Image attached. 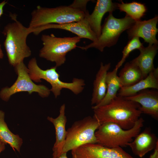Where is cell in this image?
<instances>
[{
  "instance_id": "1",
  "label": "cell",
  "mask_w": 158,
  "mask_h": 158,
  "mask_svg": "<svg viewBox=\"0 0 158 158\" xmlns=\"http://www.w3.org/2000/svg\"><path fill=\"white\" fill-rule=\"evenodd\" d=\"M140 104L125 97L117 95L109 104L93 109V116L100 124L111 122L124 130L132 128L142 113Z\"/></svg>"
},
{
  "instance_id": "2",
  "label": "cell",
  "mask_w": 158,
  "mask_h": 158,
  "mask_svg": "<svg viewBox=\"0 0 158 158\" xmlns=\"http://www.w3.org/2000/svg\"><path fill=\"white\" fill-rule=\"evenodd\" d=\"M10 16L13 22L6 25L2 33L6 37L4 45L9 63L15 67L31 54L26 42L30 33L28 28L17 20L16 15L10 13Z\"/></svg>"
},
{
  "instance_id": "3",
  "label": "cell",
  "mask_w": 158,
  "mask_h": 158,
  "mask_svg": "<svg viewBox=\"0 0 158 158\" xmlns=\"http://www.w3.org/2000/svg\"><path fill=\"white\" fill-rule=\"evenodd\" d=\"M87 12L70 5L54 8L38 6L31 13L28 28L32 29L49 24H62L79 21L85 18Z\"/></svg>"
},
{
  "instance_id": "4",
  "label": "cell",
  "mask_w": 158,
  "mask_h": 158,
  "mask_svg": "<svg viewBox=\"0 0 158 158\" xmlns=\"http://www.w3.org/2000/svg\"><path fill=\"white\" fill-rule=\"evenodd\" d=\"M144 121L140 117L131 128L124 130L113 122L101 124L95 132L97 143L109 148L126 147L140 132Z\"/></svg>"
},
{
  "instance_id": "5",
  "label": "cell",
  "mask_w": 158,
  "mask_h": 158,
  "mask_svg": "<svg viewBox=\"0 0 158 158\" xmlns=\"http://www.w3.org/2000/svg\"><path fill=\"white\" fill-rule=\"evenodd\" d=\"M56 68L55 66L43 70L38 66L35 58L30 60L28 66L31 79L35 82L39 83L41 82V79H43L49 83L51 86L50 91L53 93L55 98L61 95L63 89L69 90L76 95L83 91L85 85L83 79L74 78L71 82H63L59 78L60 75L56 71Z\"/></svg>"
},
{
  "instance_id": "6",
  "label": "cell",
  "mask_w": 158,
  "mask_h": 158,
  "mask_svg": "<svg viewBox=\"0 0 158 158\" xmlns=\"http://www.w3.org/2000/svg\"><path fill=\"white\" fill-rule=\"evenodd\" d=\"M135 22L127 15L123 18H117L114 16L112 13H109L102 26L101 35L97 40L80 47L85 50L94 48L102 52L105 47L116 44L121 34L130 28Z\"/></svg>"
},
{
  "instance_id": "7",
  "label": "cell",
  "mask_w": 158,
  "mask_h": 158,
  "mask_svg": "<svg viewBox=\"0 0 158 158\" xmlns=\"http://www.w3.org/2000/svg\"><path fill=\"white\" fill-rule=\"evenodd\" d=\"M81 38L78 36L72 37H57L53 34L42 35L41 40L43 47L39 56L48 61L55 63L57 67L63 64L69 52L75 49Z\"/></svg>"
},
{
  "instance_id": "8",
  "label": "cell",
  "mask_w": 158,
  "mask_h": 158,
  "mask_svg": "<svg viewBox=\"0 0 158 158\" xmlns=\"http://www.w3.org/2000/svg\"><path fill=\"white\" fill-rule=\"evenodd\" d=\"M100 124L93 116L75 121L67 130L63 152H66L85 144L97 143L95 132Z\"/></svg>"
},
{
  "instance_id": "9",
  "label": "cell",
  "mask_w": 158,
  "mask_h": 158,
  "mask_svg": "<svg viewBox=\"0 0 158 158\" xmlns=\"http://www.w3.org/2000/svg\"><path fill=\"white\" fill-rule=\"evenodd\" d=\"M14 67L18 75L17 78L10 87H6L2 89L0 92V97L2 100L7 101L13 95L21 92H28L29 94L36 92L43 98L49 96L50 89L44 85H36L31 79L28 67L23 61Z\"/></svg>"
},
{
  "instance_id": "10",
  "label": "cell",
  "mask_w": 158,
  "mask_h": 158,
  "mask_svg": "<svg viewBox=\"0 0 158 158\" xmlns=\"http://www.w3.org/2000/svg\"><path fill=\"white\" fill-rule=\"evenodd\" d=\"M72 158H133L121 147L109 148L97 143L84 145L71 150Z\"/></svg>"
},
{
  "instance_id": "11",
  "label": "cell",
  "mask_w": 158,
  "mask_h": 158,
  "mask_svg": "<svg viewBox=\"0 0 158 158\" xmlns=\"http://www.w3.org/2000/svg\"><path fill=\"white\" fill-rule=\"evenodd\" d=\"M52 28L69 31L76 34L81 39H88L92 42L97 39L96 35L90 28L86 17L79 21L62 24H49L31 29V33L37 35L44 30Z\"/></svg>"
},
{
  "instance_id": "12",
  "label": "cell",
  "mask_w": 158,
  "mask_h": 158,
  "mask_svg": "<svg viewBox=\"0 0 158 158\" xmlns=\"http://www.w3.org/2000/svg\"><path fill=\"white\" fill-rule=\"evenodd\" d=\"M158 22V16L147 20L135 21L133 25L127 30V33L129 40L134 37H141L145 42L149 45H158V41L156 35L158 30L157 25Z\"/></svg>"
},
{
  "instance_id": "13",
  "label": "cell",
  "mask_w": 158,
  "mask_h": 158,
  "mask_svg": "<svg viewBox=\"0 0 158 158\" xmlns=\"http://www.w3.org/2000/svg\"><path fill=\"white\" fill-rule=\"evenodd\" d=\"M125 98L139 103L140 105V109L142 113L147 114L154 119L158 120V91L145 89L133 96Z\"/></svg>"
},
{
  "instance_id": "14",
  "label": "cell",
  "mask_w": 158,
  "mask_h": 158,
  "mask_svg": "<svg viewBox=\"0 0 158 158\" xmlns=\"http://www.w3.org/2000/svg\"><path fill=\"white\" fill-rule=\"evenodd\" d=\"M117 9L116 3L111 0H97L92 13L90 14L88 11L86 18L92 30L98 38L101 33V23L104 14L107 12L112 13Z\"/></svg>"
},
{
  "instance_id": "15",
  "label": "cell",
  "mask_w": 158,
  "mask_h": 158,
  "mask_svg": "<svg viewBox=\"0 0 158 158\" xmlns=\"http://www.w3.org/2000/svg\"><path fill=\"white\" fill-rule=\"evenodd\" d=\"M65 109V104H63L60 108L59 115L56 118L47 117V119L53 124L55 130L56 141L52 148V158H56L63 153V149L67 134Z\"/></svg>"
},
{
  "instance_id": "16",
  "label": "cell",
  "mask_w": 158,
  "mask_h": 158,
  "mask_svg": "<svg viewBox=\"0 0 158 158\" xmlns=\"http://www.w3.org/2000/svg\"><path fill=\"white\" fill-rule=\"evenodd\" d=\"M158 141L155 134L152 132L150 128H147L138 134L128 146L134 154L142 158L155 148Z\"/></svg>"
},
{
  "instance_id": "17",
  "label": "cell",
  "mask_w": 158,
  "mask_h": 158,
  "mask_svg": "<svg viewBox=\"0 0 158 158\" xmlns=\"http://www.w3.org/2000/svg\"><path fill=\"white\" fill-rule=\"evenodd\" d=\"M158 49V45L156 44L143 47L139 50V55L131 61L139 67L144 78L155 68L153 61Z\"/></svg>"
},
{
  "instance_id": "18",
  "label": "cell",
  "mask_w": 158,
  "mask_h": 158,
  "mask_svg": "<svg viewBox=\"0 0 158 158\" xmlns=\"http://www.w3.org/2000/svg\"><path fill=\"white\" fill-rule=\"evenodd\" d=\"M111 64L109 63L104 65L101 62L99 69L96 74L93 82V88L91 104L96 105L104 98L106 92V76Z\"/></svg>"
},
{
  "instance_id": "19",
  "label": "cell",
  "mask_w": 158,
  "mask_h": 158,
  "mask_svg": "<svg viewBox=\"0 0 158 158\" xmlns=\"http://www.w3.org/2000/svg\"><path fill=\"white\" fill-rule=\"evenodd\" d=\"M158 89V78L151 72L145 78L131 86L121 87L117 95L126 97L133 96L139 92L148 88Z\"/></svg>"
},
{
  "instance_id": "20",
  "label": "cell",
  "mask_w": 158,
  "mask_h": 158,
  "mask_svg": "<svg viewBox=\"0 0 158 158\" xmlns=\"http://www.w3.org/2000/svg\"><path fill=\"white\" fill-rule=\"evenodd\" d=\"M118 77L121 87L131 86L144 78L139 67L131 61L125 64Z\"/></svg>"
},
{
  "instance_id": "21",
  "label": "cell",
  "mask_w": 158,
  "mask_h": 158,
  "mask_svg": "<svg viewBox=\"0 0 158 158\" xmlns=\"http://www.w3.org/2000/svg\"><path fill=\"white\" fill-rule=\"evenodd\" d=\"M118 70L114 68L112 71L107 72L106 95L99 103L92 107V109L108 104L117 97L118 92L121 88L120 80L117 75Z\"/></svg>"
},
{
  "instance_id": "22",
  "label": "cell",
  "mask_w": 158,
  "mask_h": 158,
  "mask_svg": "<svg viewBox=\"0 0 158 158\" xmlns=\"http://www.w3.org/2000/svg\"><path fill=\"white\" fill-rule=\"evenodd\" d=\"M4 117V112L0 110V140L6 144H8L14 150L20 152L23 139L9 130L5 121Z\"/></svg>"
},
{
  "instance_id": "23",
  "label": "cell",
  "mask_w": 158,
  "mask_h": 158,
  "mask_svg": "<svg viewBox=\"0 0 158 158\" xmlns=\"http://www.w3.org/2000/svg\"><path fill=\"white\" fill-rule=\"evenodd\" d=\"M117 8L123 11L135 21H140L145 15L147 8L145 4L136 1L125 3L121 1L116 3Z\"/></svg>"
},
{
  "instance_id": "24",
  "label": "cell",
  "mask_w": 158,
  "mask_h": 158,
  "mask_svg": "<svg viewBox=\"0 0 158 158\" xmlns=\"http://www.w3.org/2000/svg\"><path fill=\"white\" fill-rule=\"evenodd\" d=\"M130 40L122 51L123 55L121 60L116 66L115 68L117 70L123 65L132 51L136 49L139 50L144 47L142 43L140 42L139 38L138 37H133Z\"/></svg>"
},
{
  "instance_id": "25",
  "label": "cell",
  "mask_w": 158,
  "mask_h": 158,
  "mask_svg": "<svg viewBox=\"0 0 158 158\" xmlns=\"http://www.w3.org/2000/svg\"><path fill=\"white\" fill-rule=\"evenodd\" d=\"M89 0H75L70 5L78 9L84 11L85 13L88 11L87 10L86 6L87 2Z\"/></svg>"
},
{
  "instance_id": "26",
  "label": "cell",
  "mask_w": 158,
  "mask_h": 158,
  "mask_svg": "<svg viewBox=\"0 0 158 158\" xmlns=\"http://www.w3.org/2000/svg\"><path fill=\"white\" fill-rule=\"evenodd\" d=\"M154 149V151L150 157V158H158V144Z\"/></svg>"
},
{
  "instance_id": "27",
  "label": "cell",
  "mask_w": 158,
  "mask_h": 158,
  "mask_svg": "<svg viewBox=\"0 0 158 158\" xmlns=\"http://www.w3.org/2000/svg\"><path fill=\"white\" fill-rule=\"evenodd\" d=\"M7 3V1L6 0L3 1L0 3V17L3 14L4 7Z\"/></svg>"
},
{
  "instance_id": "28",
  "label": "cell",
  "mask_w": 158,
  "mask_h": 158,
  "mask_svg": "<svg viewBox=\"0 0 158 158\" xmlns=\"http://www.w3.org/2000/svg\"><path fill=\"white\" fill-rule=\"evenodd\" d=\"M6 144L0 140V153L4 151L5 148Z\"/></svg>"
},
{
  "instance_id": "29",
  "label": "cell",
  "mask_w": 158,
  "mask_h": 158,
  "mask_svg": "<svg viewBox=\"0 0 158 158\" xmlns=\"http://www.w3.org/2000/svg\"><path fill=\"white\" fill-rule=\"evenodd\" d=\"M56 158H68L67 156V153L63 152L59 157Z\"/></svg>"
},
{
  "instance_id": "30",
  "label": "cell",
  "mask_w": 158,
  "mask_h": 158,
  "mask_svg": "<svg viewBox=\"0 0 158 158\" xmlns=\"http://www.w3.org/2000/svg\"><path fill=\"white\" fill-rule=\"evenodd\" d=\"M4 55V54L1 48V45L0 43V59L3 58Z\"/></svg>"
}]
</instances>
